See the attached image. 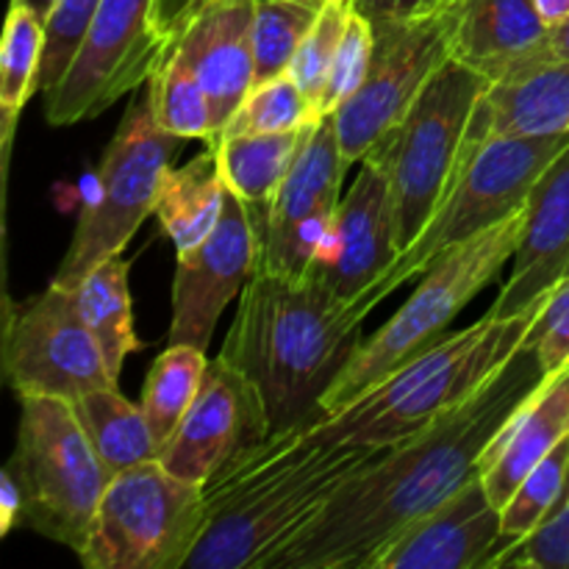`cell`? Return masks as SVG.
<instances>
[{"label":"cell","instance_id":"1","mask_svg":"<svg viewBox=\"0 0 569 569\" xmlns=\"http://www.w3.org/2000/svg\"><path fill=\"white\" fill-rule=\"evenodd\" d=\"M545 381L537 350L522 342L476 398L378 450L267 569H367L400 531L481 476L489 445Z\"/></svg>","mask_w":569,"mask_h":569},{"label":"cell","instance_id":"2","mask_svg":"<svg viewBox=\"0 0 569 569\" xmlns=\"http://www.w3.org/2000/svg\"><path fill=\"white\" fill-rule=\"evenodd\" d=\"M381 448L270 433L206 483V520L183 569H267Z\"/></svg>","mask_w":569,"mask_h":569},{"label":"cell","instance_id":"3","mask_svg":"<svg viewBox=\"0 0 569 569\" xmlns=\"http://www.w3.org/2000/svg\"><path fill=\"white\" fill-rule=\"evenodd\" d=\"M361 342L365 317L326 283L256 272L220 359L259 389L272 433H281L320 420L322 398Z\"/></svg>","mask_w":569,"mask_h":569},{"label":"cell","instance_id":"4","mask_svg":"<svg viewBox=\"0 0 569 569\" xmlns=\"http://www.w3.org/2000/svg\"><path fill=\"white\" fill-rule=\"evenodd\" d=\"M539 309L489 317L450 331L345 409L306 428L315 442H353L389 448L476 398L526 342Z\"/></svg>","mask_w":569,"mask_h":569},{"label":"cell","instance_id":"5","mask_svg":"<svg viewBox=\"0 0 569 569\" xmlns=\"http://www.w3.org/2000/svg\"><path fill=\"white\" fill-rule=\"evenodd\" d=\"M567 144L569 133L498 137L465 153L453 189L431 222L409 248L400 250L392 267L370 289L350 300V306L367 320L376 306H381L403 283L426 276L450 250L461 248L526 209L533 183Z\"/></svg>","mask_w":569,"mask_h":569},{"label":"cell","instance_id":"6","mask_svg":"<svg viewBox=\"0 0 569 569\" xmlns=\"http://www.w3.org/2000/svg\"><path fill=\"white\" fill-rule=\"evenodd\" d=\"M522 226H526V209L439 259L422 276L415 295L395 311L392 320L383 322L370 339L359 345L353 359L345 365L322 398V417L345 409L350 400L383 381L389 372L448 337L450 326L467 309V303L481 295L515 259Z\"/></svg>","mask_w":569,"mask_h":569},{"label":"cell","instance_id":"7","mask_svg":"<svg viewBox=\"0 0 569 569\" xmlns=\"http://www.w3.org/2000/svg\"><path fill=\"white\" fill-rule=\"evenodd\" d=\"M17 445L6 470L22 498V522L81 553L111 476L94 453L72 403L20 398Z\"/></svg>","mask_w":569,"mask_h":569},{"label":"cell","instance_id":"8","mask_svg":"<svg viewBox=\"0 0 569 569\" xmlns=\"http://www.w3.org/2000/svg\"><path fill=\"white\" fill-rule=\"evenodd\" d=\"M489 78L448 59L398 128L367 156L383 161L398 211L400 248H409L453 189L465 159L467 128Z\"/></svg>","mask_w":569,"mask_h":569},{"label":"cell","instance_id":"9","mask_svg":"<svg viewBox=\"0 0 569 569\" xmlns=\"http://www.w3.org/2000/svg\"><path fill=\"white\" fill-rule=\"evenodd\" d=\"M181 137H172L150 111L148 89L128 103L114 139L94 176L92 198L83 203L76 233L56 270V287L76 289L103 261L117 259L150 214L172 167Z\"/></svg>","mask_w":569,"mask_h":569},{"label":"cell","instance_id":"10","mask_svg":"<svg viewBox=\"0 0 569 569\" xmlns=\"http://www.w3.org/2000/svg\"><path fill=\"white\" fill-rule=\"evenodd\" d=\"M203 520V483L144 461L111 476L78 559L89 569H183Z\"/></svg>","mask_w":569,"mask_h":569},{"label":"cell","instance_id":"11","mask_svg":"<svg viewBox=\"0 0 569 569\" xmlns=\"http://www.w3.org/2000/svg\"><path fill=\"white\" fill-rule=\"evenodd\" d=\"M456 9L442 6L415 20L372 22L376 48L361 87L333 111L345 164L365 159L403 122L439 67L453 56Z\"/></svg>","mask_w":569,"mask_h":569},{"label":"cell","instance_id":"12","mask_svg":"<svg viewBox=\"0 0 569 569\" xmlns=\"http://www.w3.org/2000/svg\"><path fill=\"white\" fill-rule=\"evenodd\" d=\"M348 170L333 114H322L278 192L267 203H244L259 233V272L289 281L311 276L342 203Z\"/></svg>","mask_w":569,"mask_h":569},{"label":"cell","instance_id":"13","mask_svg":"<svg viewBox=\"0 0 569 569\" xmlns=\"http://www.w3.org/2000/svg\"><path fill=\"white\" fill-rule=\"evenodd\" d=\"M3 370L17 398L39 395L72 403L94 389L117 387L76 292L56 283L6 309Z\"/></svg>","mask_w":569,"mask_h":569},{"label":"cell","instance_id":"14","mask_svg":"<svg viewBox=\"0 0 569 569\" xmlns=\"http://www.w3.org/2000/svg\"><path fill=\"white\" fill-rule=\"evenodd\" d=\"M153 0H103L72 59L50 92H44L48 126H76L103 114L111 103L139 92L167 48L153 31Z\"/></svg>","mask_w":569,"mask_h":569},{"label":"cell","instance_id":"15","mask_svg":"<svg viewBox=\"0 0 569 569\" xmlns=\"http://www.w3.org/2000/svg\"><path fill=\"white\" fill-rule=\"evenodd\" d=\"M259 272V233L250 211L228 189L220 222L200 244L178 250L172 281L170 345L206 350L217 320Z\"/></svg>","mask_w":569,"mask_h":569},{"label":"cell","instance_id":"16","mask_svg":"<svg viewBox=\"0 0 569 569\" xmlns=\"http://www.w3.org/2000/svg\"><path fill=\"white\" fill-rule=\"evenodd\" d=\"M272 433L259 389L226 359L209 361L203 387L181 426L161 445L159 461L183 481L209 483L233 456Z\"/></svg>","mask_w":569,"mask_h":569},{"label":"cell","instance_id":"17","mask_svg":"<svg viewBox=\"0 0 569 569\" xmlns=\"http://www.w3.org/2000/svg\"><path fill=\"white\" fill-rule=\"evenodd\" d=\"M359 164V178L339 203L331 233L309 276L348 303L370 289L403 250L387 167L376 156H365Z\"/></svg>","mask_w":569,"mask_h":569},{"label":"cell","instance_id":"18","mask_svg":"<svg viewBox=\"0 0 569 569\" xmlns=\"http://www.w3.org/2000/svg\"><path fill=\"white\" fill-rule=\"evenodd\" d=\"M511 545L481 476L411 522L367 569H492Z\"/></svg>","mask_w":569,"mask_h":569},{"label":"cell","instance_id":"19","mask_svg":"<svg viewBox=\"0 0 569 569\" xmlns=\"http://www.w3.org/2000/svg\"><path fill=\"white\" fill-rule=\"evenodd\" d=\"M569 276V144L533 183L526 203V226L511 259V276L489 317H515L539 309Z\"/></svg>","mask_w":569,"mask_h":569},{"label":"cell","instance_id":"20","mask_svg":"<svg viewBox=\"0 0 569 569\" xmlns=\"http://www.w3.org/2000/svg\"><path fill=\"white\" fill-rule=\"evenodd\" d=\"M253 14L256 0H209L172 42L209 94L214 139L253 89Z\"/></svg>","mask_w":569,"mask_h":569},{"label":"cell","instance_id":"21","mask_svg":"<svg viewBox=\"0 0 569 569\" xmlns=\"http://www.w3.org/2000/svg\"><path fill=\"white\" fill-rule=\"evenodd\" d=\"M450 59L472 67L489 81H503L537 64L548 22L537 0H459Z\"/></svg>","mask_w":569,"mask_h":569},{"label":"cell","instance_id":"22","mask_svg":"<svg viewBox=\"0 0 569 569\" xmlns=\"http://www.w3.org/2000/svg\"><path fill=\"white\" fill-rule=\"evenodd\" d=\"M569 133V59L539 61L489 83L472 111L465 153L487 139Z\"/></svg>","mask_w":569,"mask_h":569},{"label":"cell","instance_id":"23","mask_svg":"<svg viewBox=\"0 0 569 569\" xmlns=\"http://www.w3.org/2000/svg\"><path fill=\"white\" fill-rule=\"evenodd\" d=\"M565 437H569V367L548 378L489 445L481 467L489 500L503 509L528 472Z\"/></svg>","mask_w":569,"mask_h":569},{"label":"cell","instance_id":"24","mask_svg":"<svg viewBox=\"0 0 569 569\" xmlns=\"http://www.w3.org/2000/svg\"><path fill=\"white\" fill-rule=\"evenodd\" d=\"M226 178L214 148L194 156L183 167H170L161 183L156 217L178 250L203 242L217 228L226 203Z\"/></svg>","mask_w":569,"mask_h":569},{"label":"cell","instance_id":"25","mask_svg":"<svg viewBox=\"0 0 569 569\" xmlns=\"http://www.w3.org/2000/svg\"><path fill=\"white\" fill-rule=\"evenodd\" d=\"M72 411L81 420L94 453L109 476L159 459V442L153 437L142 406L122 398L120 389H94L72 400Z\"/></svg>","mask_w":569,"mask_h":569},{"label":"cell","instance_id":"26","mask_svg":"<svg viewBox=\"0 0 569 569\" xmlns=\"http://www.w3.org/2000/svg\"><path fill=\"white\" fill-rule=\"evenodd\" d=\"M311 126L283 133H239L217 139L209 148H214L226 187L242 203H267L298 159Z\"/></svg>","mask_w":569,"mask_h":569},{"label":"cell","instance_id":"27","mask_svg":"<svg viewBox=\"0 0 569 569\" xmlns=\"http://www.w3.org/2000/svg\"><path fill=\"white\" fill-rule=\"evenodd\" d=\"M128 272L131 261L109 259L94 267L72 292H76L78 309L83 322L98 339L100 350L106 356L111 376L120 381L122 365L131 353L144 348L142 339L133 331V306L128 292Z\"/></svg>","mask_w":569,"mask_h":569},{"label":"cell","instance_id":"28","mask_svg":"<svg viewBox=\"0 0 569 569\" xmlns=\"http://www.w3.org/2000/svg\"><path fill=\"white\" fill-rule=\"evenodd\" d=\"M206 370H209L206 350L194 348V345H170L150 365L139 406L153 428L159 448L181 426L183 415L192 409L194 398L203 387Z\"/></svg>","mask_w":569,"mask_h":569},{"label":"cell","instance_id":"29","mask_svg":"<svg viewBox=\"0 0 569 569\" xmlns=\"http://www.w3.org/2000/svg\"><path fill=\"white\" fill-rule=\"evenodd\" d=\"M144 89L159 128L181 139H206V142L214 139L209 94L176 44L159 61Z\"/></svg>","mask_w":569,"mask_h":569},{"label":"cell","instance_id":"30","mask_svg":"<svg viewBox=\"0 0 569 569\" xmlns=\"http://www.w3.org/2000/svg\"><path fill=\"white\" fill-rule=\"evenodd\" d=\"M326 0H256L253 87L287 76Z\"/></svg>","mask_w":569,"mask_h":569},{"label":"cell","instance_id":"31","mask_svg":"<svg viewBox=\"0 0 569 569\" xmlns=\"http://www.w3.org/2000/svg\"><path fill=\"white\" fill-rule=\"evenodd\" d=\"M42 53L44 20L26 6L11 3L0 44V106L6 114V137L14 131L22 106L37 94Z\"/></svg>","mask_w":569,"mask_h":569},{"label":"cell","instance_id":"32","mask_svg":"<svg viewBox=\"0 0 569 569\" xmlns=\"http://www.w3.org/2000/svg\"><path fill=\"white\" fill-rule=\"evenodd\" d=\"M569 481V437L561 439L537 467L526 476V481L517 487L509 503L500 509V522H503V537L515 548L517 542L531 537L533 531L545 526L561 498L567 492Z\"/></svg>","mask_w":569,"mask_h":569},{"label":"cell","instance_id":"33","mask_svg":"<svg viewBox=\"0 0 569 569\" xmlns=\"http://www.w3.org/2000/svg\"><path fill=\"white\" fill-rule=\"evenodd\" d=\"M317 120H320V114L311 106V100L300 92V87L287 72V76L276 78V81H267L261 87L250 89L248 98L233 111V117L217 139L239 137V133L298 131V128L311 126Z\"/></svg>","mask_w":569,"mask_h":569},{"label":"cell","instance_id":"34","mask_svg":"<svg viewBox=\"0 0 569 569\" xmlns=\"http://www.w3.org/2000/svg\"><path fill=\"white\" fill-rule=\"evenodd\" d=\"M353 9V0H326L320 17L311 26V31L306 33L303 44H300L298 56H295L292 67H289V76L298 83L300 92L311 100L317 114H320V100L322 92H326L328 76H331L333 56H337Z\"/></svg>","mask_w":569,"mask_h":569},{"label":"cell","instance_id":"35","mask_svg":"<svg viewBox=\"0 0 569 569\" xmlns=\"http://www.w3.org/2000/svg\"><path fill=\"white\" fill-rule=\"evenodd\" d=\"M100 3L103 0H61L56 6L48 26H44V53L42 67H39L37 94L50 92L61 81V76L70 70Z\"/></svg>","mask_w":569,"mask_h":569},{"label":"cell","instance_id":"36","mask_svg":"<svg viewBox=\"0 0 569 569\" xmlns=\"http://www.w3.org/2000/svg\"><path fill=\"white\" fill-rule=\"evenodd\" d=\"M372 48H376V33L372 22L353 9L345 37L339 42L337 56H333L331 76H328L326 92L320 100V114H333L367 78L372 61Z\"/></svg>","mask_w":569,"mask_h":569},{"label":"cell","instance_id":"37","mask_svg":"<svg viewBox=\"0 0 569 569\" xmlns=\"http://www.w3.org/2000/svg\"><path fill=\"white\" fill-rule=\"evenodd\" d=\"M492 569H569V481L556 515L495 559Z\"/></svg>","mask_w":569,"mask_h":569},{"label":"cell","instance_id":"38","mask_svg":"<svg viewBox=\"0 0 569 569\" xmlns=\"http://www.w3.org/2000/svg\"><path fill=\"white\" fill-rule=\"evenodd\" d=\"M526 345L537 350L545 376H559L569 367V276L545 298L526 333Z\"/></svg>","mask_w":569,"mask_h":569},{"label":"cell","instance_id":"39","mask_svg":"<svg viewBox=\"0 0 569 569\" xmlns=\"http://www.w3.org/2000/svg\"><path fill=\"white\" fill-rule=\"evenodd\" d=\"M206 3L209 0H153V14H150L153 31L159 33V39L167 48H172V42L181 37L183 28L194 20V14Z\"/></svg>","mask_w":569,"mask_h":569},{"label":"cell","instance_id":"40","mask_svg":"<svg viewBox=\"0 0 569 569\" xmlns=\"http://www.w3.org/2000/svg\"><path fill=\"white\" fill-rule=\"evenodd\" d=\"M356 11L370 22L381 20H415L442 9V0H353Z\"/></svg>","mask_w":569,"mask_h":569},{"label":"cell","instance_id":"41","mask_svg":"<svg viewBox=\"0 0 569 569\" xmlns=\"http://www.w3.org/2000/svg\"><path fill=\"white\" fill-rule=\"evenodd\" d=\"M17 522H22L20 489H17L14 476L3 470L0 476V533H9Z\"/></svg>","mask_w":569,"mask_h":569},{"label":"cell","instance_id":"42","mask_svg":"<svg viewBox=\"0 0 569 569\" xmlns=\"http://www.w3.org/2000/svg\"><path fill=\"white\" fill-rule=\"evenodd\" d=\"M553 59H569V20L561 22V26L550 28L537 64L539 61H553Z\"/></svg>","mask_w":569,"mask_h":569},{"label":"cell","instance_id":"43","mask_svg":"<svg viewBox=\"0 0 569 569\" xmlns=\"http://www.w3.org/2000/svg\"><path fill=\"white\" fill-rule=\"evenodd\" d=\"M537 9L542 20L548 22V28L569 20V0H537Z\"/></svg>","mask_w":569,"mask_h":569},{"label":"cell","instance_id":"44","mask_svg":"<svg viewBox=\"0 0 569 569\" xmlns=\"http://www.w3.org/2000/svg\"><path fill=\"white\" fill-rule=\"evenodd\" d=\"M11 3H20V6H26V9H31L33 14H39L44 20V26H48V20H50V14H53L56 11V6L61 3V0H11Z\"/></svg>","mask_w":569,"mask_h":569},{"label":"cell","instance_id":"45","mask_svg":"<svg viewBox=\"0 0 569 569\" xmlns=\"http://www.w3.org/2000/svg\"><path fill=\"white\" fill-rule=\"evenodd\" d=\"M453 3H459V0H442V6H453Z\"/></svg>","mask_w":569,"mask_h":569}]
</instances>
